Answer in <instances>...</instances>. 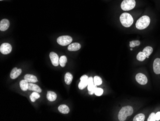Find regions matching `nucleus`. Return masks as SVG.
<instances>
[{"instance_id": "nucleus-14", "label": "nucleus", "mask_w": 160, "mask_h": 121, "mask_svg": "<svg viewBox=\"0 0 160 121\" xmlns=\"http://www.w3.org/2000/svg\"><path fill=\"white\" fill-rule=\"evenodd\" d=\"M81 45L78 43H74L69 44L68 46V50L69 51H77L80 50Z\"/></svg>"}, {"instance_id": "nucleus-21", "label": "nucleus", "mask_w": 160, "mask_h": 121, "mask_svg": "<svg viewBox=\"0 0 160 121\" xmlns=\"http://www.w3.org/2000/svg\"><path fill=\"white\" fill-rule=\"evenodd\" d=\"M72 79H73V76L72 74L69 73H66L64 77V80H65V82L67 85H70L71 83L72 82Z\"/></svg>"}, {"instance_id": "nucleus-4", "label": "nucleus", "mask_w": 160, "mask_h": 121, "mask_svg": "<svg viewBox=\"0 0 160 121\" xmlns=\"http://www.w3.org/2000/svg\"><path fill=\"white\" fill-rule=\"evenodd\" d=\"M133 113V109L130 106L123 107L120 110L118 115V119L120 121H125L128 116L131 115Z\"/></svg>"}, {"instance_id": "nucleus-7", "label": "nucleus", "mask_w": 160, "mask_h": 121, "mask_svg": "<svg viewBox=\"0 0 160 121\" xmlns=\"http://www.w3.org/2000/svg\"><path fill=\"white\" fill-rule=\"evenodd\" d=\"M97 88V85H95L93 82V78L90 77L88 78L87 88L89 91V94L92 95L95 93V89Z\"/></svg>"}, {"instance_id": "nucleus-25", "label": "nucleus", "mask_w": 160, "mask_h": 121, "mask_svg": "<svg viewBox=\"0 0 160 121\" xmlns=\"http://www.w3.org/2000/svg\"><path fill=\"white\" fill-rule=\"evenodd\" d=\"M145 115L143 113H139L135 116L133 118V121H143L145 120Z\"/></svg>"}, {"instance_id": "nucleus-28", "label": "nucleus", "mask_w": 160, "mask_h": 121, "mask_svg": "<svg viewBox=\"0 0 160 121\" xmlns=\"http://www.w3.org/2000/svg\"><path fill=\"white\" fill-rule=\"evenodd\" d=\"M104 92V90L103 89H102L101 88H96L95 89V94L96 96H101L103 94Z\"/></svg>"}, {"instance_id": "nucleus-32", "label": "nucleus", "mask_w": 160, "mask_h": 121, "mask_svg": "<svg viewBox=\"0 0 160 121\" xmlns=\"http://www.w3.org/2000/svg\"><path fill=\"white\" fill-rule=\"evenodd\" d=\"M0 1H3V0H0Z\"/></svg>"}, {"instance_id": "nucleus-29", "label": "nucleus", "mask_w": 160, "mask_h": 121, "mask_svg": "<svg viewBox=\"0 0 160 121\" xmlns=\"http://www.w3.org/2000/svg\"><path fill=\"white\" fill-rule=\"evenodd\" d=\"M155 113L152 112L149 115V117L148 118V121H155Z\"/></svg>"}, {"instance_id": "nucleus-22", "label": "nucleus", "mask_w": 160, "mask_h": 121, "mask_svg": "<svg viewBox=\"0 0 160 121\" xmlns=\"http://www.w3.org/2000/svg\"><path fill=\"white\" fill-rule=\"evenodd\" d=\"M29 97L31 101L32 102H34L36 101V100L40 98V96L38 92H34L33 93H32L31 94V95Z\"/></svg>"}, {"instance_id": "nucleus-3", "label": "nucleus", "mask_w": 160, "mask_h": 121, "mask_svg": "<svg viewBox=\"0 0 160 121\" xmlns=\"http://www.w3.org/2000/svg\"><path fill=\"white\" fill-rule=\"evenodd\" d=\"M151 22L150 17L148 15H144L140 16L136 21L135 27L137 30L140 31L144 30L149 26Z\"/></svg>"}, {"instance_id": "nucleus-31", "label": "nucleus", "mask_w": 160, "mask_h": 121, "mask_svg": "<svg viewBox=\"0 0 160 121\" xmlns=\"http://www.w3.org/2000/svg\"><path fill=\"white\" fill-rule=\"evenodd\" d=\"M133 48H130V49H131V51H132V50H133Z\"/></svg>"}, {"instance_id": "nucleus-23", "label": "nucleus", "mask_w": 160, "mask_h": 121, "mask_svg": "<svg viewBox=\"0 0 160 121\" xmlns=\"http://www.w3.org/2000/svg\"><path fill=\"white\" fill-rule=\"evenodd\" d=\"M67 62V58L65 56H62L59 59V64L62 67H64Z\"/></svg>"}, {"instance_id": "nucleus-19", "label": "nucleus", "mask_w": 160, "mask_h": 121, "mask_svg": "<svg viewBox=\"0 0 160 121\" xmlns=\"http://www.w3.org/2000/svg\"><path fill=\"white\" fill-rule=\"evenodd\" d=\"M58 110L62 114H68L69 112V109L67 105H61L58 107Z\"/></svg>"}, {"instance_id": "nucleus-5", "label": "nucleus", "mask_w": 160, "mask_h": 121, "mask_svg": "<svg viewBox=\"0 0 160 121\" xmlns=\"http://www.w3.org/2000/svg\"><path fill=\"white\" fill-rule=\"evenodd\" d=\"M72 37L68 35L61 36L58 37L57 40L58 43L62 46H68L72 43Z\"/></svg>"}, {"instance_id": "nucleus-1", "label": "nucleus", "mask_w": 160, "mask_h": 121, "mask_svg": "<svg viewBox=\"0 0 160 121\" xmlns=\"http://www.w3.org/2000/svg\"><path fill=\"white\" fill-rule=\"evenodd\" d=\"M119 20L123 27L125 28H129L134 22L133 16L128 12L122 13L120 15Z\"/></svg>"}, {"instance_id": "nucleus-12", "label": "nucleus", "mask_w": 160, "mask_h": 121, "mask_svg": "<svg viewBox=\"0 0 160 121\" xmlns=\"http://www.w3.org/2000/svg\"><path fill=\"white\" fill-rule=\"evenodd\" d=\"M9 26L10 22L8 19H2L0 22V30H1V31H6L9 28Z\"/></svg>"}, {"instance_id": "nucleus-13", "label": "nucleus", "mask_w": 160, "mask_h": 121, "mask_svg": "<svg viewBox=\"0 0 160 121\" xmlns=\"http://www.w3.org/2000/svg\"><path fill=\"white\" fill-rule=\"evenodd\" d=\"M22 71V70L21 69H18L17 68H14L10 73V78L12 79H16L21 74Z\"/></svg>"}, {"instance_id": "nucleus-30", "label": "nucleus", "mask_w": 160, "mask_h": 121, "mask_svg": "<svg viewBox=\"0 0 160 121\" xmlns=\"http://www.w3.org/2000/svg\"><path fill=\"white\" fill-rule=\"evenodd\" d=\"M160 120V112H158L155 115V121H159Z\"/></svg>"}, {"instance_id": "nucleus-27", "label": "nucleus", "mask_w": 160, "mask_h": 121, "mask_svg": "<svg viewBox=\"0 0 160 121\" xmlns=\"http://www.w3.org/2000/svg\"><path fill=\"white\" fill-rule=\"evenodd\" d=\"M93 82H94V84L97 85V86L100 85L102 83V80L101 78H100V77L95 76L93 78Z\"/></svg>"}, {"instance_id": "nucleus-8", "label": "nucleus", "mask_w": 160, "mask_h": 121, "mask_svg": "<svg viewBox=\"0 0 160 121\" xmlns=\"http://www.w3.org/2000/svg\"><path fill=\"white\" fill-rule=\"evenodd\" d=\"M136 80L137 82L141 85H146L148 83L147 77L142 73H139L136 75Z\"/></svg>"}, {"instance_id": "nucleus-6", "label": "nucleus", "mask_w": 160, "mask_h": 121, "mask_svg": "<svg viewBox=\"0 0 160 121\" xmlns=\"http://www.w3.org/2000/svg\"><path fill=\"white\" fill-rule=\"evenodd\" d=\"M12 47L9 43H3L0 46V52L4 55H7L11 52Z\"/></svg>"}, {"instance_id": "nucleus-16", "label": "nucleus", "mask_w": 160, "mask_h": 121, "mask_svg": "<svg viewBox=\"0 0 160 121\" xmlns=\"http://www.w3.org/2000/svg\"><path fill=\"white\" fill-rule=\"evenodd\" d=\"M28 90L36 92L39 93H41L42 92L41 89L37 85H35L34 83H28Z\"/></svg>"}, {"instance_id": "nucleus-10", "label": "nucleus", "mask_w": 160, "mask_h": 121, "mask_svg": "<svg viewBox=\"0 0 160 121\" xmlns=\"http://www.w3.org/2000/svg\"><path fill=\"white\" fill-rule=\"evenodd\" d=\"M49 57L51 58V61L52 65L54 66H58L59 64V56L56 53L54 52H51L49 54Z\"/></svg>"}, {"instance_id": "nucleus-24", "label": "nucleus", "mask_w": 160, "mask_h": 121, "mask_svg": "<svg viewBox=\"0 0 160 121\" xmlns=\"http://www.w3.org/2000/svg\"><path fill=\"white\" fill-rule=\"evenodd\" d=\"M141 42L139 40H133L129 42V47L133 48L134 47H137L140 46Z\"/></svg>"}, {"instance_id": "nucleus-26", "label": "nucleus", "mask_w": 160, "mask_h": 121, "mask_svg": "<svg viewBox=\"0 0 160 121\" xmlns=\"http://www.w3.org/2000/svg\"><path fill=\"white\" fill-rule=\"evenodd\" d=\"M146 58H147L146 57L145 55L143 54L142 51L139 52L137 55V59L138 60L140 61H143L145 60Z\"/></svg>"}, {"instance_id": "nucleus-17", "label": "nucleus", "mask_w": 160, "mask_h": 121, "mask_svg": "<svg viewBox=\"0 0 160 121\" xmlns=\"http://www.w3.org/2000/svg\"><path fill=\"white\" fill-rule=\"evenodd\" d=\"M153 51H154V49H153L152 47L151 46H147L143 48L142 52L145 55L147 58H148L151 56V54H152Z\"/></svg>"}, {"instance_id": "nucleus-20", "label": "nucleus", "mask_w": 160, "mask_h": 121, "mask_svg": "<svg viewBox=\"0 0 160 121\" xmlns=\"http://www.w3.org/2000/svg\"><path fill=\"white\" fill-rule=\"evenodd\" d=\"M29 83L25 80H22L20 82V86L21 89L23 91H26L28 89Z\"/></svg>"}, {"instance_id": "nucleus-9", "label": "nucleus", "mask_w": 160, "mask_h": 121, "mask_svg": "<svg viewBox=\"0 0 160 121\" xmlns=\"http://www.w3.org/2000/svg\"><path fill=\"white\" fill-rule=\"evenodd\" d=\"M88 78H89V77L86 75H84L82 76L81 77V78H80V82L79 83V85H78V88H79V89H81V90H83L87 86Z\"/></svg>"}, {"instance_id": "nucleus-15", "label": "nucleus", "mask_w": 160, "mask_h": 121, "mask_svg": "<svg viewBox=\"0 0 160 121\" xmlns=\"http://www.w3.org/2000/svg\"><path fill=\"white\" fill-rule=\"evenodd\" d=\"M24 79L27 81L29 83H35L38 82L37 78L34 75L32 74H27L25 76Z\"/></svg>"}, {"instance_id": "nucleus-2", "label": "nucleus", "mask_w": 160, "mask_h": 121, "mask_svg": "<svg viewBox=\"0 0 160 121\" xmlns=\"http://www.w3.org/2000/svg\"><path fill=\"white\" fill-rule=\"evenodd\" d=\"M119 4L122 11L129 12L134 9L138 3L137 0H121Z\"/></svg>"}, {"instance_id": "nucleus-11", "label": "nucleus", "mask_w": 160, "mask_h": 121, "mask_svg": "<svg viewBox=\"0 0 160 121\" xmlns=\"http://www.w3.org/2000/svg\"><path fill=\"white\" fill-rule=\"evenodd\" d=\"M153 69L155 74H160V58H156L154 60Z\"/></svg>"}, {"instance_id": "nucleus-18", "label": "nucleus", "mask_w": 160, "mask_h": 121, "mask_svg": "<svg viewBox=\"0 0 160 121\" xmlns=\"http://www.w3.org/2000/svg\"><path fill=\"white\" fill-rule=\"evenodd\" d=\"M57 94L54 92L49 91L47 92V98L48 101H55L57 99Z\"/></svg>"}]
</instances>
